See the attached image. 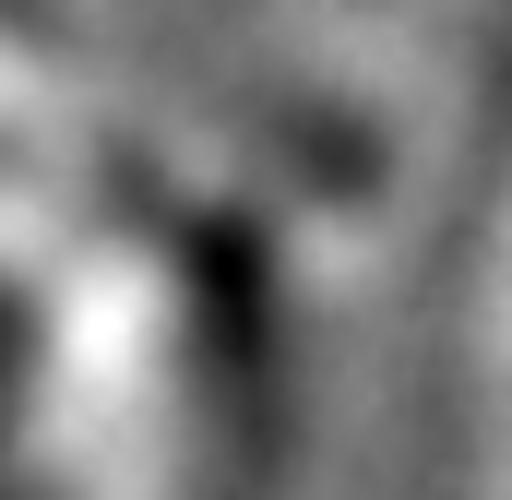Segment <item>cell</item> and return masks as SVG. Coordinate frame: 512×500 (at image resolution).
<instances>
[{"mask_svg":"<svg viewBox=\"0 0 512 500\" xmlns=\"http://www.w3.org/2000/svg\"><path fill=\"white\" fill-rule=\"evenodd\" d=\"M120 24H143V36H155V60H179V72H191V96H203L215 120L262 131V155H298V167H322V179H346V167H358L346 108H334V96H322V72L286 48L274 0H120Z\"/></svg>","mask_w":512,"mask_h":500,"instance_id":"6da1fadb","label":"cell"}]
</instances>
